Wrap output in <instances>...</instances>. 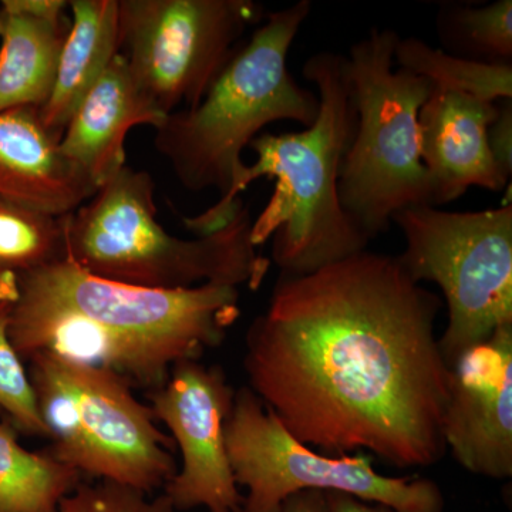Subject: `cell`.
Instances as JSON below:
<instances>
[{
    "mask_svg": "<svg viewBox=\"0 0 512 512\" xmlns=\"http://www.w3.org/2000/svg\"><path fill=\"white\" fill-rule=\"evenodd\" d=\"M488 146L495 164L510 180L512 174V99L498 104L497 119L488 128Z\"/></svg>",
    "mask_w": 512,
    "mask_h": 512,
    "instance_id": "cb8c5ba5",
    "label": "cell"
},
{
    "mask_svg": "<svg viewBox=\"0 0 512 512\" xmlns=\"http://www.w3.org/2000/svg\"><path fill=\"white\" fill-rule=\"evenodd\" d=\"M9 338L23 362L53 353L157 389L175 365L218 348L237 322L235 286L180 291L107 281L67 258L18 272Z\"/></svg>",
    "mask_w": 512,
    "mask_h": 512,
    "instance_id": "7a4b0ae2",
    "label": "cell"
},
{
    "mask_svg": "<svg viewBox=\"0 0 512 512\" xmlns=\"http://www.w3.org/2000/svg\"><path fill=\"white\" fill-rule=\"evenodd\" d=\"M399 39L392 29L373 28L345 56L356 126L340 173L339 198L369 241L389 229L396 212L431 205L419 117L433 86L393 69Z\"/></svg>",
    "mask_w": 512,
    "mask_h": 512,
    "instance_id": "8992f818",
    "label": "cell"
},
{
    "mask_svg": "<svg viewBox=\"0 0 512 512\" xmlns=\"http://www.w3.org/2000/svg\"><path fill=\"white\" fill-rule=\"evenodd\" d=\"M235 390L220 366L188 360L173 367L167 382L151 390V410L173 434L181 468L165 485L175 511L241 512L244 495L225 446Z\"/></svg>",
    "mask_w": 512,
    "mask_h": 512,
    "instance_id": "8fae6325",
    "label": "cell"
},
{
    "mask_svg": "<svg viewBox=\"0 0 512 512\" xmlns=\"http://www.w3.org/2000/svg\"><path fill=\"white\" fill-rule=\"evenodd\" d=\"M330 512H396L384 505L366 503L352 495L326 491Z\"/></svg>",
    "mask_w": 512,
    "mask_h": 512,
    "instance_id": "484cf974",
    "label": "cell"
},
{
    "mask_svg": "<svg viewBox=\"0 0 512 512\" xmlns=\"http://www.w3.org/2000/svg\"><path fill=\"white\" fill-rule=\"evenodd\" d=\"M154 194L150 174L121 168L66 215V258L101 279L161 291L261 285L269 261L256 254L251 214L242 201L221 228L183 239L157 221Z\"/></svg>",
    "mask_w": 512,
    "mask_h": 512,
    "instance_id": "5b68a950",
    "label": "cell"
},
{
    "mask_svg": "<svg viewBox=\"0 0 512 512\" xmlns=\"http://www.w3.org/2000/svg\"><path fill=\"white\" fill-rule=\"evenodd\" d=\"M406 249L397 255L414 281L443 293L447 326L439 338L448 367L512 325V204L477 212L417 205L393 215Z\"/></svg>",
    "mask_w": 512,
    "mask_h": 512,
    "instance_id": "ba28073f",
    "label": "cell"
},
{
    "mask_svg": "<svg viewBox=\"0 0 512 512\" xmlns=\"http://www.w3.org/2000/svg\"><path fill=\"white\" fill-rule=\"evenodd\" d=\"M443 306L397 256L367 249L312 274L279 275L245 339L248 387L320 453L434 466L447 451Z\"/></svg>",
    "mask_w": 512,
    "mask_h": 512,
    "instance_id": "6da1fadb",
    "label": "cell"
},
{
    "mask_svg": "<svg viewBox=\"0 0 512 512\" xmlns=\"http://www.w3.org/2000/svg\"><path fill=\"white\" fill-rule=\"evenodd\" d=\"M55 512H175L167 495L150 497L136 488L100 480L79 484Z\"/></svg>",
    "mask_w": 512,
    "mask_h": 512,
    "instance_id": "603a6c76",
    "label": "cell"
},
{
    "mask_svg": "<svg viewBox=\"0 0 512 512\" xmlns=\"http://www.w3.org/2000/svg\"><path fill=\"white\" fill-rule=\"evenodd\" d=\"M16 298L13 272L0 276V409L16 429L47 437L28 372L9 338L10 315Z\"/></svg>",
    "mask_w": 512,
    "mask_h": 512,
    "instance_id": "7402d4cb",
    "label": "cell"
},
{
    "mask_svg": "<svg viewBox=\"0 0 512 512\" xmlns=\"http://www.w3.org/2000/svg\"><path fill=\"white\" fill-rule=\"evenodd\" d=\"M5 274H8V272L2 271V269H0V276L5 275Z\"/></svg>",
    "mask_w": 512,
    "mask_h": 512,
    "instance_id": "4316f807",
    "label": "cell"
},
{
    "mask_svg": "<svg viewBox=\"0 0 512 512\" xmlns=\"http://www.w3.org/2000/svg\"><path fill=\"white\" fill-rule=\"evenodd\" d=\"M225 446L241 512H276L303 490L335 491L396 512H443L444 495L429 478L386 477L365 453L328 456L295 439L248 386L235 392Z\"/></svg>",
    "mask_w": 512,
    "mask_h": 512,
    "instance_id": "9c48e42d",
    "label": "cell"
},
{
    "mask_svg": "<svg viewBox=\"0 0 512 512\" xmlns=\"http://www.w3.org/2000/svg\"><path fill=\"white\" fill-rule=\"evenodd\" d=\"M47 454L82 476L151 494L177 473L174 441L124 377L53 353L29 360Z\"/></svg>",
    "mask_w": 512,
    "mask_h": 512,
    "instance_id": "52a82bcc",
    "label": "cell"
},
{
    "mask_svg": "<svg viewBox=\"0 0 512 512\" xmlns=\"http://www.w3.org/2000/svg\"><path fill=\"white\" fill-rule=\"evenodd\" d=\"M394 64L423 77L437 92L470 94L494 103L512 99V64L463 59L434 49L417 37H400L394 49Z\"/></svg>",
    "mask_w": 512,
    "mask_h": 512,
    "instance_id": "d6986e66",
    "label": "cell"
},
{
    "mask_svg": "<svg viewBox=\"0 0 512 512\" xmlns=\"http://www.w3.org/2000/svg\"><path fill=\"white\" fill-rule=\"evenodd\" d=\"M497 114L494 101L437 90L421 107V160L433 207L456 201L470 187L501 191L510 183L488 146V128Z\"/></svg>",
    "mask_w": 512,
    "mask_h": 512,
    "instance_id": "4fadbf2b",
    "label": "cell"
},
{
    "mask_svg": "<svg viewBox=\"0 0 512 512\" xmlns=\"http://www.w3.org/2000/svg\"><path fill=\"white\" fill-rule=\"evenodd\" d=\"M443 434L464 470L494 480L512 476V325L451 367Z\"/></svg>",
    "mask_w": 512,
    "mask_h": 512,
    "instance_id": "7c38bea8",
    "label": "cell"
},
{
    "mask_svg": "<svg viewBox=\"0 0 512 512\" xmlns=\"http://www.w3.org/2000/svg\"><path fill=\"white\" fill-rule=\"evenodd\" d=\"M67 8L63 0L0 3V111L49 100L72 25Z\"/></svg>",
    "mask_w": 512,
    "mask_h": 512,
    "instance_id": "2e32d148",
    "label": "cell"
},
{
    "mask_svg": "<svg viewBox=\"0 0 512 512\" xmlns=\"http://www.w3.org/2000/svg\"><path fill=\"white\" fill-rule=\"evenodd\" d=\"M69 8L72 25L55 84L39 109L47 130L60 138L86 94L119 55V0H72Z\"/></svg>",
    "mask_w": 512,
    "mask_h": 512,
    "instance_id": "e0dca14e",
    "label": "cell"
},
{
    "mask_svg": "<svg viewBox=\"0 0 512 512\" xmlns=\"http://www.w3.org/2000/svg\"><path fill=\"white\" fill-rule=\"evenodd\" d=\"M276 512H330L326 491H298L286 497Z\"/></svg>",
    "mask_w": 512,
    "mask_h": 512,
    "instance_id": "d4e9b609",
    "label": "cell"
},
{
    "mask_svg": "<svg viewBox=\"0 0 512 512\" xmlns=\"http://www.w3.org/2000/svg\"><path fill=\"white\" fill-rule=\"evenodd\" d=\"M37 107L0 111V198L47 214H72L97 185L67 160Z\"/></svg>",
    "mask_w": 512,
    "mask_h": 512,
    "instance_id": "9a60e30c",
    "label": "cell"
},
{
    "mask_svg": "<svg viewBox=\"0 0 512 512\" xmlns=\"http://www.w3.org/2000/svg\"><path fill=\"white\" fill-rule=\"evenodd\" d=\"M262 16L252 0H119V53L168 116L204 99Z\"/></svg>",
    "mask_w": 512,
    "mask_h": 512,
    "instance_id": "30bf717a",
    "label": "cell"
},
{
    "mask_svg": "<svg viewBox=\"0 0 512 512\" xmlns=\"http://www.w3.org/2000/svg\"><path fill=\"white\" fill-rule=\"evenodd\" d=\"M312 12L309 0L268 13L251 39L239 46L204 99L192 109L168 114L154 128V146L170 163L185 190L220 192V201L185 225L197 235L225 225L241 200H234L242 151L276 121L311 127L319 97L299 86L288 70L289 50Z\"/></svg>",
    "mask_w": 512,
    "mask_h": 512,
    "instance_id": "3957f363",
    "label": "cell"
},
{
    "mask_svg": "<svg viewBox=\"0 0 512 512\" xmlns=\"http://www.w3.org/2000/svg\"><path fill=\"white\" fill-rule=\"evenodd\" d=\"M345 56L319 52L302 74L315 86L319 113L298 133L259 134L249 144L254 164L242 171L234 200L259 178H274L271 200L252 221L255 247L272 239V261L281 275L312 274L366 251L369 238L343 210L339 180L352 143L356 111Z\"/></svg>",
    "mask_w": 512,
    "mask_h": 512,
    "instance_id": "277c9868",
    "label": "cell"
},
{
    "mask_svg": "<svg viewBox=\"0 0 512 512\" xmlns=\"http://www.w3.org/2000/svg\"><path fill=\"white\" fill-rule=\"evenodd\" d=\"M437 33L450 55L490 64H511L512 2L443 6Z\"/></svg>",
    "mask_w": 512,
    "mask_h": 512,
    "instance_id": "ffe728a7",
    "label": "cell"
},
{
    "mask_svg": "<svg viewBox=\"0 0 512 512\" xmlns=\"http://www.w3.org/2000/svg\"><path fill=\"white\" fill-rule=\"evenodd\" d=\"M79 484L76 470L26 450L12 427L0 424V512H55Z\"/></svg>",
    "mask_w": 512,
    "mask_h": 512,
    "instance_id": "ac0fdd59",
    "label": "cell"
},
{
    "mask_svg": "<svg viewBox=\"0 0 512 512\" xmlns=\"http://www.w3.org/2000/svg\"><path fill=\"white\" fill-rule=\"evenodd\" d=\"M66 215L0 198V269L29 271L66 258Z\"/></svg>",
    "mask_w": 512,
    "mask_h": 512,
    "instance_id": "44dd1931",
    "label": "cell"
},
{
    "mask_svg": "<svg viewBox=\"0 0 512 512\" xmlns=\"http://www.w3.org/2000/svg\"><path fill=\"white\" fill-rule=\"evenodd\" d=\"M165 117L119 53L74 111L60 138V150L99 188L126 167L128 131L136 126L156 128Z\"/></svg>",
    "mask_w": 512,
    "mask_h": 512,
    "instance_id": "5bb4252c",
    "label": "cell"
}]
</instances>
